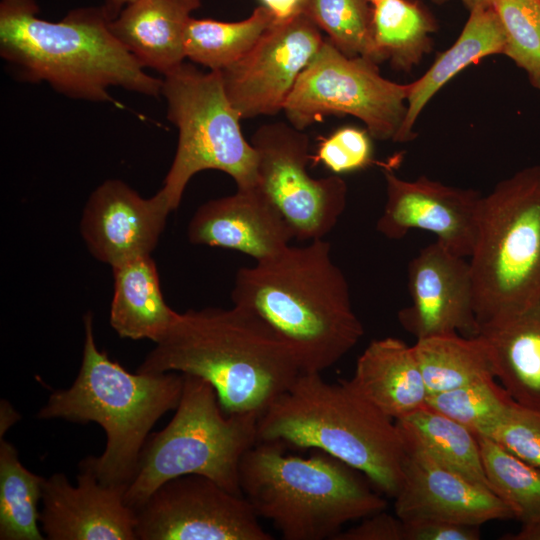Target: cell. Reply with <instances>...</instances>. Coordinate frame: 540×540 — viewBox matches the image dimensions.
<instances>
[{"mask_svg":"<svg viewBox=\"0 0 540 540\" xmlns=\"http://www.w3.org/2000/svg\"><path fill=\"white\" fill-rule=\"evenodd\" d=\"M406 445L426 452L439 465L489 490L475 433L426 405L395 420Z\"/></svg>","mask_w":540,"mask_h":540,"instance_id":"cell-25","label":"cell"},{"mask_svg":"<svg viewBox=\"0 0 540 540\" xmlns=\"http://www.w3.org/2000/svg\"><path fill=\"white\" fill-rule=\"evenodd\" d=\"M495 378L514 401L540 409V300L517 314L484 325Z\"/></svg>","mask_w":540,"mask_h":540,"instance_id":"cell-22","label":"cell"},{"mask_svg":"<svg viewBox=\"0 0 540 540\" xmlns=\"http://www.w3.org/2000/svg\"><path fill=\"white\" fill-rule=\"evenodd\" d=\"M45 478L21 463L14 445L0 440V539L43 540L41 511Z\"/></svg>","mask_w":540,"mask_h":540,"instance_id":"cell-29","label":"cell"},{"mask_svg":"<svg viewBox=\"0 0 540 540\" xmlns=\"http://www.w3.org/2000/svg\"><path fill=\"white\" fill-rule=\"evenodd\" d=\"M192 244L232 249L256 262L279 254L293 239L286 221L257 186L207 201L187 228Z\"/></svg>","mask_w":540,"mask_h":540,"instance_id":"cell-19","label":"cell"},{"mask_svg":"<svg viewBox=\"0 0 540 540\" xmlns=\"http://www.w3.org/2000/svg\"><path fill=\"white\" fill-rule=\"evenodd\" d=\"M476 436L491 491L521 523L540 517V469L494 439Z\"/></svg>","mask_w":540,"mask_h":540,"instance_id":"cell-30","label":"cell"},{"mask_svg":"<svg viewBox=\"0 0 540 540\" xmlns=\"http://www.w3.org/2000/svg\"><path fill=\"white\" fill-rule=\"evenodd\" d=\"M283 445L258 441L239 468L242 495L283 539H333L346 523L386 510L359 471L320 450L285 454Z\"/></svg>","mask_w":540,"mask_h":540,"instance_id":"cell-6","label":"cell"},{"mask_svg":"<svg viewBox=\"0 0 540 540\" xmlns=\"http://www.w3.org/2000/svg\"><path fill=\"white\" fill-rule=\"evenodd\" d=\"M370 4L368 0H308L303 13L325 31L327 39L343 54L379 64Z\"/></svg>","mask_w":540,"mask_h":540,"instance_id":"cell-31","label":"cell"},{"mask_svg":"<svg viewBox=\"0 0 540 540\" xmlns=\"http://www.w3.org/2000/svg\"><path fill=\"white\" fill-rule=\"evenodd\" d=\"M312 160L335 175L364 169L374 162L371 135L356 127L340 128L320 142Z\"/></svg>","mask_w":540,"mask_h":540,"instance_id":"cell-34","label":"cell"},{"mask_svg":"<svg viewBox=\"0 0 540 540\" xmlns=\"http://www.w3.org/2000/svg\"><path fill=\"white\" fill-rule=\"evenodd\" d=\"M250 142L258 156V187L280 212L293 238L323 239L345 210L346 182L339 175L310 176L309 136L290 123L262 125Z\"/></svg>","mask_w":540,"mask_h":540,"instance_id":"cell-11","label":"cell"},{"mask_svg":"<svg viewBox=\"0 0 540 540\" xmlns=\"http://www.w3.org/2000/svg\"><path fill=\"white\" fill-rule=\"evenodd\" d=\"M136 0H105L101 6L108 21L114 20L119 13Z\"/></svg>","mask_w":540,"mask_h":540,"instance_id":"cell-40","label":"cell"},{"mask_svg":"<svg viewBox=\"0 0 540 540\" xmlns=\"http://www.w3.org/2000/svg\"><path fill=\"white\" fill-rule=\"evenodd\" d=\"M436 4H443L450 0H432ZM463 4L469 9H473L478 6L490 5V0H461Z\"/></svg>","mask_w":540,"mask_h":540,"instance_id":"cell-42","label":"cell"},{"mask_svg":"<svg viewBox=\"0 0 540 540\" xmlns=\"http://www.w3.org/2000/svg\"><path fill=\"white\" fill-rule=\"evenodd\" d=\"M333 540H406L405 523L396 514L385 510L373 513L346 530H341Z\"/></svg>","mask_w":540,"mask_h":540,"instance_id":"cell-36","label":"cell"},{"mask_svg":"<svg viewBox=\"0 0 540 540\" xmlns=\"http://www.w3.org/2000/svg\"><path fill=\"white\" fill-rule=\"evenodd\" d=\"M308 0H260L261 5L273 13L276 20H286L303 13Z\"/></svg>","mask_w":540,"mask_h":540,"instance_id":"cell-38","label":"cell"},{"mask_svg":"<svg viewBox=\"0 0 540 540\" xmlns=\"http://www.w3.org/2000/svg\"><path fill=\"white\" fill-rule=\"evenodd\" d=\"M14 418H19L14 409L4 400L1 401V437L8 427L14 424Z\"/></svg>","mask_w":540,"mask_h":540,"instance_id":"cell-41","label":"cell"},{"mask_svg":"<svg viewBox=\"0 0 540 540\" xmlns=\"http://www.w3.org/2000/svg\"><path fill=\"white\" fill-rule=\"evenodd\" d=\"M136 371L200 377L213 386L226 413L259 417L302 372L292 348L235 305L179 313Z\"/></svg>","mask_w":540,"mask_h":540,"instance_id":"cell-2","label":"cell"},{"mask_svg":"<svg viewBox=\"0 0 540 540\" xmlns=\"http://www.w3.org/2000/svg\"><path fill=\"white\" fill-rule=\"evenodd\" d=\"M405 523L406 540H479L478 525L443 520H416Z\"/></svg>","mask_w":540,"mask_h":540,"instance_id":"cell-37","label":"cell"},{"mask_svg":"<svg viewBox=\"0 0 540 540\" xmlns=\"http://www.w3.org/2000/svg\"><path fill=\"white\" fill-rule=\"evenodd\" d=\"M126 485L100 482L84 463L77 485L63 473L45 478L40 526L49 540H136V512L125 501Z\"/></svg>","mask_w":540,"mask_h":540,"instance_id":"cell-17","label":"cell"},{"mask_svg":"<svg viewBox=\"0 0 540 540\" xmlns=\"http://www.w3.org/2000/svg\"><path fill=\"white\" fill-rule=\"evenodd\" d=\"M38 11L35 0L0 1V55L19 80L90 102L115 103L111 87L161 95L162 79L115 38L101 6L74 9L58 22Z\"/></svg>","mask_w":540,"mask_h":540,"instance_id":"cell-3","label":"cell"},{"mask_svg":"<svg viewBox=\"0 0 540 540\" xmlns=\"http://www.w3.org/2000/svg\"><path fill=\"white\" fill-rule=\"evenodd\" d=\"M171 211L160 190L144 198L122 180L108 179L89 196L80 232L90 253L113 268L150 255Z\"/></svg>","mask_w":540,"mask_h":540,"instance_id":"cell-16","label":"cell"},{"mask_svg":"<svg viewBox=\"0 0 540 540\" xmlns=\"http://www.w3.org/2000/svg\"><path fill=\"white\" fill-rule=\"evenodd\" d=\"M275 21L273 13L262 5L237 22L191 17L184 35L186 58L222 71L243 58Z\"/></svg>","mask_w":540,"mask_h":540,"instance_id":"cell-28","label":"cell"},{"mask_svg":"<svg viewBox=\"0 0 540 540\" xmlns=\"http://www.w3.org/2000/svg\"><path fill=\"white\" fill-rule=\"evenodd\" d=\"M349 386L393 420L427 405L428 391L413 345L386 337L358 357Z\"/></svg>","mask_w":540,"mask_h":540,"instance_id":"cell-21","label":"cell"},{"mask_svg":"<svg viewBox=\"0 0 540 540\" xmlns=\"http://www.w3.org/2000/svg\"><path fill=\"white\" fill-rule=\"evenodd\" d=\"M489 378L427 398V405L476 435L488 436L515 403L505 388Z\"/></svg>","mask_w":540,"mask_h":540,"instance_id":"cell-32","label":"cell"},{"mask_svg":"<svg viewBox=\"0 0 540 540\" xmlns=\"http://www.w3.org/2000/svg\"><path fill=\"white\" fill-rule=\"evenodd\" d=\"M201 0H136L109 21L115 38L144 68L165 75L184 63V35Z\"/></svg>","mask_w":540,"mask_h":540,"instance_id":"cell-20","label":"cell"},{"mask_svg":"<svg viewBox=\"0 0 540 540\" xmlns=\"http://www.w3.org/2000/svg\"><path fill=\"white\" fill-rule=\"evenodd\" d=\"M413 349L428 396L495 378L488 349L479 336L418 339Z\"/></svg>","mask_w":540,"mask_h":540,"instance_id":"cell-26","label":"cell"},{"mask_svg":"<svg viewBox=\"0 0 540 540\" xmlns=\"http://www.w3.org/2000/svg\"><path fill=\"white\" fill-rule=\"evenodd\" d=\"M373 39L380 62L409 72L432 48L436 26L412 0H377L372 4Z\"/></svg>","mask_w":540,"mask_h":540,"instance_id":"cell-27","label":"cell"},{"mask_svg":"<svg viewBox=\"0 0 540 540\" xmlns=\"http://www.w3.org/2000/svg\"><path fill=\"white\" fill-rule=\"evenodd\" d=\"M184 374L130 373L96 345L93 316H84V345L79 373L67 389L53 391L39 419L95 422L106 434L100 456L81 462L108 485L128 486L140 453L155 423L179 404Z\"/></svg>","mask_w":540,"mask_h":540,"instance_id":"cell-5","label":"cell"},{"mask_svg":"<svg viewBox=\"0 0 540 540\" xmlns=\"http://www.w3.org/2000/svg\"><path fill=\"white\" fill-rule=\"evenodd\" d=\"M114 292L110 324L121 338L157 343L178 317L162 294L156 264L150 255L112 268Z\"/></svg>","mask_w":540,"mask_h":540,"instance_id":"cell-24","label":"cell"},{"mask_svg":"<svg viewBox=\"0 0 540 540\" xmlns=\"http://www.w3.org/2000/svg\"><path fill=\"white\" fill-rule=\"evenodd\" d=\"M231 298L292 348L302 372L330 368L364 334L347 279L323 239L289 245L272 258L240 268Z\"/></svg>","mask_w":540,"mask_h":540,"instance_id":"cell-1","label":"cell"},{"mask_svg":"<svg viewBox=\"0 0 540 540\" xmlns=\"http://www.w3.org/2000/svg\"><path fill=\"white\" fill-rule=\"evenodd\" d=\"M386 203L376 229L388 239H402L411 230L433 233L453 253L470 257L482 196L473 189L445 185L426 176L398 177L384 168Z\"/></svg>","mask_w":540,"mask_h":540,"instance_id":"cell-15","label":"cell"},{"mask_svg":"<svg viewBox=\"0 0 540 540\" xmlns=\"http://www.w3.org/2000/svg\"><path fill=\"white\" fill-rule=\"evenodd\" d=\"M469 264L479 330L540 300V165L482 196Z\"/></svg>","mask_w":540,"mask_h":540,"instance_id":"cell-7","label":"cell"},{"mask_svg":"<svg viewBox=\"0 0 540 540\" xmlns=\"http://www.w3.org/2000/svg\"><path fill=\"white\" fill-rule=\"evenodd\" d=\"M502 25L509 57L540 91V0H490Z\"/></svg>","mask_w":540,"mask_h":540,"instance_id":"cell-33","label":"cell"},{"mask_svg":"<svg viewBox=\"0 0 540 540\" xmlns=\"http://www.w3.org/2000/svg\"><path fill=\"white\" fill-rule=\"evenodd\" d=\"M487 437L540 469V409L515 401L505 418Z\"/></svg>","mask_w":540,"mask_h":540,"instance_id":"cell-35","label":"cell"},{"mask_svg":"<svg viewBox=\"0 0 540 540\" xmlns=\"http://www.w3.org/2000/svg\"><path fill=\"white\" fill-rule=\"evenodd\" d=\"M505 45L502 25L491 5L471 9L452 46L440 53L419 79L409 83L406 116L394 142L413 139L416 121L433 96L469 65L490 55L504 54Z\"/></svg>","mask_w":540,"mask_h":540,"instance_id":"cell-23","label":"cell"},{"mask_svg":"<svg viewBox=\"0 0 540 540\" xmlns=\"http://www.w3.org/2000/svg\"><path fill=\"white\" fill-rule=\"evenodd\" d=\"M255 414H228L206 380L184 374L183 392L170 422L150 434L140 453L137 472L125 501L135 511L163 483L200 475L242 495L240 463L258 442Z\"/></svg>","mask_w":540,"mask_h":540,"instance_id":"cell-8","label":"cell"},{"mask_svg":"<svg viewBox=\"0 0 540 540\" xmlns=\"http://www.w3.org/2000/svg\"><path fill=\"white\" fill-rule=\"evenodd\" d=\"M323 42L321 30L304 13L276 20L243 58L221 71L226 95L240 118L283 110Z\"/></svg>","mask_w":540,"mask_h":540,"instance_id":"cell-13","label":"cell"},{"mask_svg":"<svg viewBox=\"0 0 540 540\" xmlns=\"http://www.w3.org/2000/svg\"><path fill=\"white\" fill-rule=\"evenodd\" d=\"M135 512L138 540L272 539L243 495L200 475L163 483Z\"/></svg>","mask_w":540,"mask_h":540,"instance_id":"cell-12","label":"cell"},{"mask_svg":"<svg viewBox=\"0 0 540 540\" xmlns=\"http://www.w3.org/2000/svg\"><path fill=\"white\" fill-rule=\"evenodd\" d=\"M504 540H540V517L522 523L519 531L501 537Z\"/></svg>","mask_w":540,"mask_h":540,"instance_id":"cell-39","label":"cell"},{"mask_svg":"<svg viewBox=\"0 0 540 540\" xmlns=\"http://www.w3.org/2000/svg\"><path fill=\"white\" fill-rule=\"evenodd\" d=\"M371 4H373L374 2H376L377 0H368Z\"/></svg>","mask_w":540,"mask_h":540,"instance_id":"cell-43","label":"cell"},{"mask_svg":"<svg viewBox=\"0 0 540 540\" xmlns=\"http://www.w3.org/2000/svg\"><path fill=\"white\" fill-rule=\"evenodd\" d=\"M403 480L394 497L395 514L404 522L443 520L481 526L514 519L491 490L439 465L423 450L406 445Z\"/></svg>","mask_w":540,"mask_h":540,"instance_id":"cell-18","label":"cell"},{"mask_svg":"<svg viewBox=\"0 0 540 540\" xmlns=\"http://www.w3.org/2000/svg\"><path fill=\"white\" fill-rule=\"evenodd\" d=\"M161 95L167 118L178 129L176 153L160 189L172 210L190 179L203 170L228 174L237 189L258 186L257 152L242 134L221 71L205 73L184 62L164 75Z\"/></svg>","mask_w":540,"mask_h":540,"instance_id":"cell-9","label":"cell"},{"mask_svg":"<svg viewBox=\"0 0 540 540\" xmlns=\"http://www.w3.org/2000/svg\"><path fill=\"white\" fill-rule=\"evenodd\" d=\"M408 92L409 84L384 78L376 62L349 57L324 39L283 110L300 130L328 115H350L365 124L372 138L395 141L406 116Z\"/></svg>","mask_w":540,"mask_h":540,"instance_id":"cell-10","label":"cell"},{"mask_svg":"<svg viewBox=\"0 0 540 540\" xmlns=\"http://www.w3.org/2000/svg\"><path fill=\"white\" fill-rule=\"evenodd\" d=\"M407 286L411 305L398 312V321L416 340L478 335L472 274L465 257L435 241L409 262Z\"/></svg>","mask_w":540,"mask_h":540,"instance_id":"cell-14","label":"cell"},{"mask_svg":"<svg viewBox=\"0 0 540 540\" xmlns=\"http://www.w3.org/2000/svg\"><path fill=\"white\" fill-rule=\"evenodd\" d=\"M257 434L258 441L326 452L388 497L402 484L407 450L395 420L346 380L330 383L321 373L301 372L260 415Z\"/></svg>","mask_w":540,"mask_h":540,"instance_id":"cell-4","label":"cell"}]
</instances>
